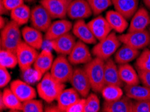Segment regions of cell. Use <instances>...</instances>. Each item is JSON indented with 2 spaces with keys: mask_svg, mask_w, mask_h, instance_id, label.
I'll use <instances>...</instances> for the list:
<instances>
[{
  "mask_svg": "<svg viewBox=\"0 0 150 112\" xmlns=\"http://www.w3.org/2000/svg\"><path fill=\"white\" fill-rule=\"evenodd\" d=\"M65 89V83L58 81L52 76L51 73L47 72L38 84L37 92L42 99L51 104L57 100Z\"/></svg>",
  "mask_w": 150,
  "mask_h": 112,
  "instance_id": "6da1fadb",
  "label": "cell"
},
{
  "mask_svg": "<svg viewBox=\"0 0 150 112\" xmlns=\"http://www.w3.org/2000/svg\"><path fill=\"white\" fill-rule=\"evenodd\" d=\"M104 61L95 57L94 59L84 66L86 73L89 78L92 89L96 93H101L106 85L104 81Z\"/></svg>",
  "mask_w": 150,
  "mask_h": 112,
  "instance_id": "7a4b0ae2",
  "label": "cell"
},
{
  "mask_svg": "<svg viewBox=\"0 0 150 112\" xmlns=\"http://www.w3.org/2000/svg\"><path fill=\"white\" fill-rule=\"evenodd\" d=\"M22 31L20 26L13 20L8 22L1 31V48L16 52L18 46L22 42Z\"/></svg>",
  "mask_w": 150,
  "mask_h": 112,
  "instance_id": "3957f363",
  "label": "cell"
},
{
  "mask_svg": "<svg viewBox=\"0 0 150 112\" xmlns=\"http://www.w3.org/2000/svg\"><path fill=\"white\" fill-rule=\"evenodd\" d=\"M120 44L121 42L119 36H117L115 32H110L107 37L94 46L92 49V53L95 57L105 61L117 52Z\"/></svg>",
  "mask_w": 150,
  "mask_h": 112,
  "instance_id": "277c9868",
  "label": "cell"
},
{
  "mask_svg": "<svg viewBox=\"0 0 150 112\" xmlns=\"http://www.w3.org/2000/svg\"><path fill=\"white\" fill-rule=\"evenodd\" d=\"M65 55L59 54L54 61L50 73L54 79L62 83L69 82L74 68Z\"/></svg>",
  "mask_w": 150,
  "mask_h": 112,
  "instance_id": "5b68a950",
  "label": "cell"
},
{
  "mask_svg": "<svg viewBox=\"0 0 150 112\" xmlns=\"http://www.w3.org/2000/svg\"><path fill=\"white\" fill-rule=\"evenodd\" d=\"M18 66L22 71H27L34 65L38 55L37 50L22 41L18 46L16 52Z\"/></svg>",
  "mask_w": 150,
  "mask_h": 112,
  "instance_id": "8992f818",
  "label": "cell"
},
{
  "mask_svg": "<svg viewBox=\"0 0 150 112\" xmlns=\"http://www.w3.org/2000/svg\"><path fill=\"white\" fill-rule=\"evenodd\" d=\"M120 42L137 50L144 49L150 44V34L147 30L128 32L119 36Z\"/></svg>",
  "mask_w": 150,
  "mask_h": 112,
  "instance_id": "52a82bcc",
  "label": "cell"
},
{
  "mask_svg": "<svg viewBox=\"0 0 150 112\" xmlns=\"http://www.w3.org/2000/svg\"><path fill=\"white\" fill-rule=\"evenodd\" d=\"M52 17L41 4L34 7L31 10L30 24L33 28L45 32L52 23Z\"/></svg>",
  "mask_w": 150,
  "mask_h": 112,
  "instance_id": "ba28073f",
  "label": "cell"
},
{
  "mask_svg": "<svg viewBox=\"0 0 150 112\" xmlns=\"http://www.w3.org/2000/svg\"><path fill=\"white\" fill-rule=\"evenodd\" d=\"M73 88H74L81 97H86L92 89L89 78L84 68H74L72 77L70 79Z\"/></svg>",
  "mask_w": 150,
  "mask_h": 112,
  "instance_id": "9c48e42d",
  "label": "cell"
},
{
  "mask_svg": "<svg viewBox=\"0 0 150 112\" xmlns=\"http://www.w3.org/2000/svg\"><path fill=\"white\" fill-rule=\"evenodd\" d=\"M93 13L87 0H73L67 9V16L71 20H84Z\"/></svg>",
  "mask_w": 150,
  "mask_h": 112,
  "instance_id": "30bf717a",
  "label": "cell"
},
{
  "mask_svg": "<svg viewBox=\"0 0 150 112\" xmlns=\"http://www.w3.org/2000/svg\"><path fill=\"white\" fill-rule=\"evenodd\" d=\"M67 58L72 65H86L92 60L89 49L86 43L81 40L76 42Z\"/></svg>",
  "mask_w": 150,
  "mask_h": 112,
  "instance_id": "8fae6325",
  "label": "cell"
},
{
  "mask_svg": "<svg viewBox=\"0 0 150 112\" xmlns=\"http://www.w3.org/2000/svg\"><path fill=\"white\" fill-rule=\"evenodd\" d=\"M51 46L59 54L69 55L76 44V36L68 32L49 41Z\"/></svg>",
  "mask_w": 150,
  "mask_h": 112,
  "instance_id": "7c38bea8",
  "label": "cell"
},
{
  "mask_svg": "<svg viewBox=\"0 0 150 112\" xmlns=\"http://www.w3.org/2000/svg\"><path fill=\"white\" fill-rule=\"evenodd\" d=\"M40 4L48 11L53 19H65L70 3L61 0H41Z\"/></svg>",
  "mask_w": 150,
  "mask_h": 112,
  "instance_id": "4fadbf2b",
  "label": "cell"
},
{
  "mask_svg": "<svg viewBox=\"0 0 150 112\" xmlns=\"http://www.w3.org/2000/svg\"><path fill=\"white\" fill-rule=\"evenodd\" d=\"M73 28L72 23L69 20L59 19L51 23L48 30L45 32V39L47 41L59 37L64 34L69 32Z\"/></svg>",
  "mask_w": 150,
  "mask_h": 112,
  "instance_id": "5bb4252c",
  "label": "cell"
},
{
  "mask_svg": "<svg viewBox=\"0 0 150 112\" xmlns=\"http://www.w3.org/2000/svg\"><path fill=\"white\" fill-rule=\"evenodd\" d=\"M72 30L74 35L81 42L88 44L96 43V38L92 33L88 24H86L83 20H77L73 25Z\"/></svg>",
  "mask_w": 150,
  "mask_h": 112,
  "instance_id": "9a60e30c",
  "label": "cell"
},
{
  "mask_svg": "<svg viewBox=\"0 0 150 112\" xmlns=\"http://www.w3.org/2000/svg\"><path fill=\"white\" fill-rule=\"evenodd\" d=\"M11 90L22 103L36 97V90L30 85L20 80H15L10 84Z\"/></svg>",
  "mask_w": 150,
  "mask_h": 112,
  "instance_id": "2e32d148",
  "label": "cell"
},
{
  "mask_svg": "<svg viewBox=\"0 0 150 112\" xmlns=\"http://www.w3.org/2000/svg\"><path fill=\"white\" fill-rule=\"evenodd\" d=\"M88 24L95 37L99 41L107 37L112 30L106 18L102 15L94 18Z\"/></svg>",
  "mask_w": 150,
  "mask_h": 112,
  "instance_id": "e0dca14e",
  "label": "cell"
},
{
  "mask_svg": "<svg viewBox=\"0 0 150 112\" xmlns=\"http://www.w3.org/2000/svg\"><path fill=\"white\" fill-rule=\"evenodd\" d=\"M54 62V57L52 52L47 49H42L38 54L33 67L36 72L41 77L42 75L51 70Z\"/></svg>",
  "mask_w": 150,
  "mask_h": 112,
  "instance_id": "ac0fdd59",
  "label": "cell"
},
{
  "mask_svg": "<svg viewBox=\"0 0 150 112\" xmlns=\"http://www.w3.org/2000/svg\"><path fill=\"white\" fill-rule=\"evenodd\" d=\"M133 101L128 96H122L114 101H104L102 111L104 112H133Z\"/></svg>",
  "mask_w": 150,
  "mask_h": 112,
  "instance_id": "d6986e66",
  "label": "cell"
},
{
  "mask_svg": "<svg viewBox=\"0 0 150 112\" xmlns=\"http://www.w3.org/2000/svg\"><path fill=\"white\" fill-rule=\"evenodd\" d=\"M149 24L150 16L148 11L144 8H140L132 17L128 32L144 30Z\"/></svg>",
  "mask_w": 150,
  "mask_h": 112,
  "instance_id": "ffe728a7",
  "label": "cell"
},
{
  "mask_svg": "<svg viewBox=\"0 0 150 112\" xmlns=\"http://www.w3.org/2000/svg\"><path fill=\"white\" fill-rule=\"evenodd\" d=\"M104 81L106 85H115L122 87L124 83L120 78L119 67L116 62L110 58L104 62Z\"/></svg>",
  "mask_w": 150,
  "mask_h": 112,
  "instance_id": "44dd1931",
  "label": "cell"
},
{
  "mask_svg": "<svg viewBox=\"0 0 150 112\" xmlns=\"http://www.w3.org/2000/svg\"><path fill=\"white\" fill-rule=\"evenodd\" d=\"M24 42L36 50L42 48L43 44V35L42 32L33 28V26H26L22 30Z\"/></svg>",
  "mask_w": 150,
  "mask_h": 112,
  "instance_id": "7402d4cb",
  "label": "cell"
},
{
  "mask_svg": "<svg viewBox=\"0 0 150 112\" xmlns=\"http://www.w3.org/2000/svg\"><path fill=\"white\" fill-rule=\"evenodd\" d=\"M112 5L116 11L129 20L138 10L139 0H112Z\"/></svg>",
  "mask_w": 150,
  "mask_h": 112,
  "instance_id": "603a6c76",
  "label": "cell"
},
{
  "mask_svg": "<svg viewBox=\"0 0 150 112\" xmlns=\"http://www.w3.org/2000/svg\"><path fill=\"white\" fill-rule=\"evenodd\" d=\"M139 55V50L123 44L115 53V61L119 65L130 63Z\"/></svg>",
  "mask_w": 150,
  "mask_h": 112,
  "instance_id": "cb8c5ba5",
  "label": "cell"
},
{
  "mask_svg": "<svg viewBox=\"0 0 150 112\" xmlns=\"http://www.w3.org/2000/svg\"><path fill=\"white\" fill-rule=\"evenodd\" d=\"M79 95L74 88L65 89L57 99V106L61 112L66 111L68 107L79 99Z\"/></svg>",
  "mask_w": 150,
  "mask_h": 112,
  "instance_id": "d4e9b609",
  "label": "cell"
},
{
  "mask_svg": "<svg viewBox=\"0 0 150 112\" xmlns=\"http://www.w3.org/2000/svg\"><path fill=\"white\" fill-rule=\"evenodd\" d=\"M106 19L111 28L118 33H122L128 28V22L125 18L117 11L110 10L106 12Z\"/></svg>",
  "mask_w": 150,
  "mask_h": 112,
  "instance_id": "484cf974",
  "label": "cell"
},
{
  "mask_svg": "<svg viewBox=\"0 0 150 112\" xmlns=\"http://www.w3.org/2000/svg\"><path fill=\"white\" fill-rule=\"evenodd\" d=\"M119 72L120 79L127 85H135L139 84L140 79L138 73L136 72L135 68L129 63L120 65L119 66Z\"/></svg>",
  "mask_w": 150,
  "mask_h": 112,
  "instance_id": "4316f807",
  "label": "cell"
},
{
  "mask_svg": "<svg viewBox=\"0 0 150 112\" xmlns=\"http://www.w3.org/2000/svg\"><path fill=\"white\" fill-rule=\"evenodd\" d=\"M125 91L126 95L131 99L134 100H145L150 99V88L146 86L127 85L125 87Z\"/></svg>",
  "mask_w": 150,
  "mask_h": 112,
  "instance_id": "83f0119b",
  "label": "cell"
},
{
  "mask_svg": "<svg viewBox=\"0 0 150 112\" xmlns=\"http://www.w3.org/2000/svg\"><path fill=\"white\" fill-rule=\"evenodd\" d=\"M0 95L2 97L6 109L16 111H22L23 103L18 99L10 88L5 89L3 92L0 93Z\"/></svg>",
  "mask_w": 150,
  "mask_h": 112,
  "instance_id": "f1b7e54d",
  "label": "cell"
},
{
  "mask_svg": "<svg viewBox=\"0 0 150 112\" xmlns=\"http://www.w3.org/2000/svg\"><path fill=\"white\" fill-rule=\"evenodd\" d=\"M30 8L24 4L10 11V17L12 18V20L20 26L26 24L29 20H30Z\"/></svg>",
  "mask_w": 150,
  "mask_h": 112,
  "instance_id": "f546056e",
  "label": "cell"
},
{
  "mask_svg": "<svg viewBox=\"0 0 150 112\" xmlns=\"http://www.w3.org/2000/svg\"><path fill=\"white\" fill-rule=\"evenodd\" d=\"M101 93L106 101H114L123 96L121 87L115 85H106L102 89Z\"/></svg>",
  "mask_w": 150,
  "mask_h": 112,
  "instance_id": "4dcf8cb0",
  "label": "cell"
},
{
  "mask_svg": "<svg viewBox=\"0 0 150 112\" xmlns=\"http://www.w3.org/2000/svg\"><path fill=\"white\" fill-rule=\"evenodd\" d=\"M18 65L17 55L15 52L1 49L0 51V66L7 68H13Z\"/></svg>",
  "mask_w": 150,
  "mask_h": 112,
  "instance_id": "1f68e13d",
  "label": "cell"
},
{
  "mask_svg": "<svg viewBox=\"0 0 150 112\" xmlns=\"http://www.w3.org/2000/svg\"><path fill=\"white\" fill-rule=\"evenodd\" d=\"M91 6L93 13L99 15L112 4V0H87Z\"/></svg>",
  "mask_w": 150,
  "mask_h": 112,
  "instance_id": "d6a6232c",
  "label": "cell"
},
{
  "mask_svg": "<svg viewBox=\"0 0 150 112\" xmlns=\"http://www.w3.org/2000/svg\"><path fill=\"white\" fill-rule=\"evenodd\" d=\"M136 67L137 70L150 71V50L145 49L142 53L139 55L136 61Z\"/></svg>",
  "mask_w": 150,
  "mask_h": 112,
  "instance_id": "836d02e7",
  "label": "cell"
},
{
  "mask_svg": "<svg viewBox=\"0 0 150 112\" xmlns=\"http://www.w3.org/2000/svg\"><path fill=\"white\" fill-rule=\"evenodd\" d=\"M100 110V103L98 95L90 93L86 99L85 112H98Z\"/></svg>",
  "mask_w": 150,
  "mask_h": 112,
  "instance_id": "e575fe53",
  "label": "cell"
},
{
  "mask_svg": "<svg viewBox=\"0 0 150 112\" xmlns=\"http://www.w3.org/2000/svg\"><path fill=\"white\" fill-rule=\"evenodd\" d=\"M45 111L42 101L32 99L23 102V112H42Z\"/></svg>",
  "mask_w": 150,
  "mask_h": 112,
  "instance_id": "d590c367",
  "label": "cell"
},
{
  "mask_svg": "<svg viewBox=\"0 0 150 112\" xmlns=\"http://www.w3.org/2000/svg\"><path fill=\"white\" fill-rule=\"evenodd\" d=\"M133 112H150V99L133 101Z\"/></svg>",
  "mask_w": 150,
  "mask_h": 112,
  "instance_id": "8d00e7d4",
  "label": "cell"
},
{
  "mask_svg": "<svg viewBox=\"0 0 150 112\" xmlns=\"http://www.w3.org/2000/svg\"><path fill=\"white\" fill-rule=\"evenodd\" d=\"M86 99H79L70 106L65 112H85Z\"/></svg>",
  "mask_w": 150,
  "mask_h": 112,
  "instance_id": "74e56055",
  "label": "cell"
},
{
  "mask_svg": "<svg viewBox=\"0 0 150 112\" xmlns=\"http://www.w3.org/2000/svg\"><path fill=\"white\" fill-rule=\"evenodd\" d=\"M0 87H5L11 81V75L8 68L0 66Z\"/></svg>",
  "mask_w": 150,
  "mask_h": 112,
  "instance_id": "f35d334b",
  "label": "cell"
},
{
  "mask_svg": "<svg viewBox=\"0 0 150 112\" xmlns=\"http://www.w3.org/2000/svg\"><path fill=\"white\" fill-rule=\"evenodd\" d=\"M25 0H2L4 6L8 11H11L18 7L23 5Z\"/></svg>",
  "mask_w": 150,
  "mask_h": 112,
  "instance_id": "ab89813d",
  "label": "cell"
},
{
  "mask_svg": "<svg viewBox=\"0 0 150 112\" xmlns=\"http://www.w3.org/2000/svg\"><path fill=\"white\" fill-rule=\"evenodd\" d=\"M140 81L144 84V85L150 88V71L145 70H137Z\"/></svg>",
  "mask_w": 150,
  "mask_h": 112,
  "instance_id": "60d3db41",
  "label": "cell"
},
{
  "mask_svg": "<svg viewBox=\"0 0 150 112\" xmlns=\"http://www.w3.org/2000/svg\"><path fill=\"white\" fill-rule=\"evenodd\" d=\"M45 111L50 112V111H53V112H61L58 106H55V105H53V106H50L47 107L45 109Z\"/></svg>",
  "mask_w": 150,
  "mask_h": 112,
  "instance_id": "b9f144b4",
  "label": "cell"
},
{
  "mask_svg": "<svg viewBox=\"0 0 150 112\" xmlns=\"http://www.w3.org/2000/svg\"><path fill=\"white\" fill-rule=\"evenodd\" d=\"M0 9H1V10H0V13H1V15H4V14H6V13L10 12V11H8V10H7V9L6 8V7L4 6L2 0H0Z\"/></svg>",
  "mask_w": 150,
  "mask_h": 112,
  "instance_id": "7bdbcfd3",
  "label": "cell"
},
{
  "mask_svg": "<svg viewBox=\"0 0 150 112\" xmlns=\"http://www.w3.org/2000/svg\"><path fill=\"white\" fill-rule=\"evenodd\" d=\"M7 24L8 23H6V19L1 15V18H0V28H1V30L3 29L6 26Z\"/></svg>",
  "mask_w": 150,
  "mask_h": 112,
  "instance_id": "ee69618b",
  "label": "cell"
},
{
  "mask_svg": "<svg viewBox=\"0 0 150 112\" xmlns=\"http://www.w3.org/2000/svg\"><path fill=\"white\" fill-rule=\"evenodd\" d=\"M145 6L150 10V0H143Z\"/></svg>",
  "mask_w": 150,
  "mask_h": 112,
  "instance_id": "f6af8a7d",
  "label": "cell"
},
{
  "mask_svg": "<svg viewBox=\"0 0 150 112\" xmlns=\"http://www.w3.org/2000/svg\"><path fill=\"white\" fill-rule=\"evenodd\" d=\"M61 1H65V2H67V3H71L73 0H61Z\"/></svg>",
  "mask_w": 150,
  "mask_h": 112,
  "instance_id": "bcb514c9",
  "label": "cell"
},
{
  "mask_svg": "<svg viewBox=\"0 0 150 112\" xmlns=\"http://www.w3.org/2000/svg\"><path fill=\"white\" fill-rule=\"evenodd\" d=\"M25 1L27 2H33L34 1H35V0H25Z\"/></svg>",
  "mask_w": 150,
  "mask_h": 112,
  "instance_id": "7dc6e473",
  "label": "cell"
},
{
  "mask_svg": "<svg viewBox=\"0 0 150 112\" xmlns=\"http://www.w3.org/2000/svg\"><path fill=\"white\" fill-rule=\"evenodd\" d=\"M149 34H150V28H149Z\"/></svg>",
  "mask_w": 150,
  "mask_h": 112,
  "instance_id": "c3c4849f",
  "label": "cell"
}]
</instances>
